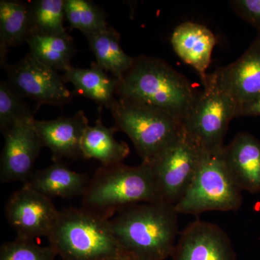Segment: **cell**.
<instances>
[{
	"label": "cell",
	"instance_id": "cell-1",
	"mask_svg": "<svg viewBox=\"0 0 260 260\" xmlns=\"http://www.w3.org/2000/svg\"><path fill=\"white\" fill-rule=\"evenodd\" d=\"M174 205L164 201L131 205L110 219L114 237L126 255L137 260H165L179 234Z\"/></svg>",
	"mask_w": 260,
	"mask_h": 260
},
{
	"label": "cell",
	"instance_id": "cell-15",
	"mask_svg": "<svg viewBox=\"0 0 260 260\" xmlns=\"http://www.w3.org/2000/svg\"><path fill=\"white\" fill-rule=\"evenodd\" d=\"M220 86L241 106L260 96V36L239 59L214 72Z\"/></svg>",
	"mask_w": 260,
	"mask_h": 260
},
{
	"label": "cell",
	"instance_id": "cell-3",
	"mask_svg": "<svg viewBox=\"0 0 260 260\" xmlns=\"http://www.w3.org/2000/svg\"><path fill=\"white\" fill-rule=\"evenodd\" d=\"M162 201L151 167L123 162L97 169L82 196V207L107 219L140 203Z\"/></svg>",
	"mask_w": 260,
	"mask_h": 260
},
{
	"label": "cell",
	"instance_id": "cell-5",
	"mask_svg": "<svg viewBox=\"0 0 260 260\" xmlns=\"http://www.w3.org/2000/svg\"><path fill=\"white\" fill-rule=\"evenodd\" d=\"M110 110L114 127L129 137L143 162L146 164L172 144L184 130L180 121L140 103L119 98Z\"/></svg>",
	"mask_w": 260,
	"mask_h": 260
},
{
	"label": "cell",
	"instance_id": "cell-21",
	"mask_svg": "<svg viewBox=\"0 0 260 260\" xmlns=\"http://www.w3.org/2000/svg\"><path fill=\"white\" fill-rule=\"evenodd\" d=\"M30 37L29 3L11 0L0 1V63L4 67L11 47L26 42Z\"/></svg>",
	"mask_w": 260,
	"mask_h": 260
},
{
	"label": "cell",
	"instance_id": "cell-24",
	"mask_svg": "<svg viewBox=\"0 0 260 260\" xmlns=\"http://www.w3.org/2000/svg\"><path fill=\"white\" fill-rule=\"evenodd\" d=\"M65 19L70 28L82 32H97L109 27L101 8L86 0H64Z\"/></svg>",
	"mask_w": 260,
	"mask_h": 260
},
{
	"label": "cell",
	"instance_id": "cell-28",
	"mask_svg": "<svg viewBox=\"0 0 260 260\" xmlns=\"http://www.w3.org/2000/svg\"><path fill=\"white\" fill-rule=\"evenodd\" d=\"M258 116H260V96L238 108L237 117Z\"/></svg>",
	"mask_w": 260,
	"mask_h": 260
},
{
	"label": "cell",
	"instance_id": "cell-22",
	"mask_svg": "<svg viewBox=\"0 0 260 260\" xmlns=\"http://www.w3.org/2000/svg\"><path fill=\"white\" fill-rule=\"evenodd\" d=\"M26 43L29 52L53 69L64 72L72 66L70 61L76 50L73 37L68 32L59 35L34 34Z\"/></svg>",
	"mask_w": 260,
	"mask_h": 260
},
{
	"label": "cell",
	"instance_id": "cell-12",
	"mask_svg": "<svg viewBox=\"0 0 260 260\" xmlns=\"http://www.w3.org/2000/svg\"><path fill=\"white\" fill-rule=\"evenodd\" d=\"M172 260H237L226 232L216 224L197 220L179 234Z\"/></svg>",
	"mask_w": 260,
	"mask_h": 260
},
{
	"label": "cell",
	"instance_id": "cell-13",
	"mask_svg": "<svg viewBox=\"0 0 260 260\" xmlns=\"http://www.w3.org/2000/svg\"><path fill=\"white\" fill-rule=\"evenodd\" d=\"M88 126V118L81 110L70 117L60 116L53 120L32 121L43 148L50 150L54 162L83 157L82 140Z\"/></svg>",
	"mask_w": 260,
	"mask_h": 260
},
{
	"label": "cell",
	"instance_id": "cell-6",
	"mask_svg": "<svg viewBox=\"0 0 260 260\" xmlns=\"http://www.w3.org/2000/svg\"><path fill=\"white\" fill-rule=\"evenodd\" d=\"M220 150L205 152L191 185L174 206L178 213L197 215L210 211H236L242 207V191L229 176Z\"/></svg>",
	"mask_w": 260,
	"mask_h": 260
},
{
	"label": "cell",
	"instance_id": "cell-10",
	"mask_svg": "<svg viewBox=\"0 0 260 260\" xmlns=\"http://www.w3.org/2000/svg\"><path fill=\"white\" fill-rule=\"evenodd\" d=\"M5 215L18 239L34 241L50 236L59 210L51 199L23 185L10 197L5 205Z\"/></svg>",
	"mask_w": 260,
	"mask_h": 260
},
{
	"label": "cell",
	"instance_id": "cell-19",
	"mask_svg": "<svg viewBox=\"0 0 260 260\" xmlns=\"http://www.w3.org/2000/svg\"><path fill=\"white\" fill-rule=\"evenodd\" d=\"M96 58L97 64L116 79L121 80L134 63L121 47L120 34L112 27L97 32H83Z\"/></svg>",
	"mask_w": 260,
	"mask_h": 260
},
{
	"label": "cell",
	"instance_id": "cell-23",
	"mask_svg": "<svg viewBox=\"0 0 260 260\" xmlns=\"http://www.w3.org/2000/svg\"><path fill=\"white\" fill-rule=\"evenodd\" d=\"M30 36L59 35L64 28V0H36L29 3Z\"/></svg>",
	"mask_w": 260,
	"mask_h": 260
},
{
	"label": "cell",
	"instance_id": "cell-9",
	"mask_svg": "<svg viewBox=\"0 0 260 260\" xmlns=\"http://www.w3.org/2000/svg\"><path fill=\"white\" fill-rule=\"evenodd\" d=\"M10 88L20 97L37 105L62 107L71 102L73 93L57 70L47 66L28 52L14 64L5 65Z\"/></svg>",
	"mask_w": 260,
	"mask_h": 260
},
{
	"label": "cell",
	"instance_id": "cell-26",
	"mask_svg": "<svg viewBox=\"0 0 260 260\" xmlns=\"http://www.w3.org/2000/svg\"><path fill=\"white\" fill-rule=\"evenodd\" d=\"M56 256L50 245L41 246L18 238L5 243L0 249V260H55Z\"/></svg>",
	"mask_w": 260,
	"mask_h": 260
},
{
	"label": "cell",
	"instance_id": "cell-8",
	"mask_svg": "<svg viewBox=\"0 0 260 260\" xmlns=\"http://www.w3.org/2000/svg\"><path fill=\"white\" fill-rule=\"evenodd\" d=\"M205 153L184 128L179 138L148 164L162 201L174 206L180 201L191 185Z\"/></svg>",
	"mask_w": 260,
	"mask_h": 260
},
{
	"label": "cell",
	"instance_id": "cell-4",
	"mask_svg": "<svg viewBox=\"0 0 260 260\" xmlns=\"http://www.w3.org/2000/svg\"><path fill=\"white\" fill-rule=\"evenodd\" d=\"M47 239L62 260H107L127 256L114 237L110 219L83 207L59 211Z\"/></svg>",
	"mask_w": 260,
	"mask_h": 260
},
{
	"label": "cell",
	"instance_id": "cell-17",
	"mask_svg": "<svg viewBox=\"0 0 260 260\" xmlns=\"http://www.w3.org/2000/svg\"><path fill=\"white\" fill-rule=\"evenodd\" d=\"M89 179L85 174L71 170L61 162H54L45 169L32 173L23 185L37 191L49 199H70L83 196Z\"/></svg>",
	"mask_w": 260,
	"mask_h": 260
},
{
	"label": "cell",
	"instance_id": "cell-29",
	"mask_svg": "<svg viewBox=\"0 0 260 260\" xmlns=\"http://www.w3.org/2000/svg\"><path fill=\"white\" fill-rule=\"evenodd\" d=\"M107 260H137L129 256H118V257L112 258Z\"/></svg>",
	"mask_w": 260,
	"mask_h": 260
},
{
	"label": "cell",
	"instance_id": "cell-7",
	"mask_svg": "<svg viewBox=\"0 0 260 260\" xmlns=\"http://www.w3.org/2000/svg\"><path fill=\"white\" fill-rule=\"evenodd\" d=\"M203 83L204 90L198 94L183 125L205 152L215 153L224 146L229 123L237 118L239 105L213 73L208 74Z\"/></svg>",
	"mask_w": 260,
	"mask_h": 260
},
{
	"label": "cell",
	"instance_id": "cell-20",
	"mask_svg": "<svg viewBox=\"0 0 260 260\" xmlns=\"http://www.w3.org/2000/svg\"><path fill=\"white\" fill-rule=\"evenodd\" d=\"M117 132L114 126L107 127L102 117L98 118L94 126H88L82 140L83 158L95 159L102 166L120 164L129 155V145L117 141L114 134Z\"/></svg>",
	"mask_w": 260,
	"mask_h": 260
},
{
	"label": "cell",
	"instance_id": "cell-18",
	"mask_svg": "<svg viewBox=\"0 0 260 260\" xmlns=\"http://www.w3.org/2000/svg\"><path fill=\"white\" fill-rule=\"evenodd\" d=\"M66 83L74 85L75 91L96 103L100 109H110L115 102L119 80L108 75L97 63L90 68H76L71 66L62 75Z\"/></svg>",
	"mask_w": 260,
	"mask_h": 260
},
{
	"label": "cell",
	"instance_id": "cell-25",
	"mask_svg": "<svg viewBox=\"0 0 260 260\" xmlns=\"http://www.w3.org/2000/svg\"><path fill=\"white\" fill-rule=\"evenodd\" d=\"M6 80L0 82V130L4 133L20 121L34 120L38 109H32Z\"/></svg>",
	"mask_w": 260,
	"mask_h": 260
},
{
	"label": "cell",
	"instance_id": "cell-11",
	"mask_svg": "<svg viewBox=\"0 0 260 260\" xmlns=\"http://www.w3.org/2000/svg\"><path fill=\"white\" fill-rule=\"evenodd\" d=\"M32 121H20L3 133L5 144L0 160L2 183L25 182L43 148Z\"/></svg>",
	"mask_w": 260,
	"mask_h": 260
},
{
	"label": "cell",
	"instance_id": "cell-14",
	"mask_svg": "<svg viewBox=\"0 0 260 260\" xmlns=\"http://www.w3.org/2000/svg\"><path fill=\"white\" fill-rule=\"evenodd\" d=\"M229 176L241 191L260 193V141L240 133L220 150Z\"/></svg>",
	"mask_w": 260,
	"mask_h": 260
},
{
	"label": "cell",
	"instance_id": "cell-2",
	"mask_svg": "<svg viewBox=\"0 0 260 260\" xmlns=\"http://www.w3.org/2000/svg\"><path fill=\"white\" fill-rule=\"evenodd\" d=\"M116 95L161 111L183 124L198 94L165 61L140 56L119 80Z\"/></svg>",
	"mask_w": 260,
	"mask_h": 260
},
{
	"label": "cell",
	"instance_id": "cell-16",
	"mask_svg": "<svg viewBox=\"0 0 260 260\" xmlns=\"http://www.w3.org/2000/svg\"><path fill=\"white\" fill-rule=\"evenodd\" d=\"M171 43L176 54L192 67L204 82L216 43L213 32L200 24L185 22L174 30Z\"/></svg>",
	"mask_w": 260,
	"mask_h": 260
},
{
	"label": "cell",
	"instance_id": "cell-27",
	"mask_svg": "<svg viewBox=\"0 0 260 260\" xmlns=\"http://www.w3.org/2000/svg\"><path fill=\"white\" fill-rule=\"evenodd\" d=\"M230 4L235 13L254 27L260 36V0H236Z\"/></svg>",
	"mask_w": 260,
	"mask_h": 260
}]
</instances>
